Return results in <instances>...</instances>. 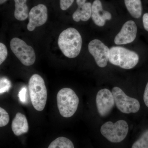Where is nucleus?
Returning <instances> with one entry per match:
<instances>
[{
	"instance_id": "obj_1",
	"label": "nucleus",
	"mask_w": 148,
	"mask_h": 148,
	"mask_svg": "<svg viewBox=\"0 0 148 148\" xmlns=\"http://www.w3.org/2000/svg\"><path fill=\"white\" fill-rule=\"evenodd\" d=\"M82 38L75 29L69 28L59 35L58 44L62 53L69 58H74L79 54L82 46Z\"/></svg>"
},
{
	"instance_id": "obj_2",
	"label": "nucleus",
	"mask_w": 148,
	"mask_h": 148,
	"mask_svg": "<svg viewBox=\"0 0 148 148\" xmlns=\"http://www.w3.org/2000/svg\"><path fill=\"white\" fill-rule=\"evenodd\" d=\"M31 101L35 110L42 111L45 108L47 91L43 79L38 74L33 75L29 82Z\"/></svg>"
},
{
	"instance_id": "obj_3",
	"label": "nucleus",
	"mask_w": 148,
	"mask_h": 148,
	"mask_svg": "<svg viewBox=\"0 0 148 148\" xmlns=\"http://www.w3.org/2000/svg\"><path fill=\"white\" fill-rule=\"evenodd\" d=\"M139 61V56L134 51L119 46L110 49L109 61L122 69H130L135 67Z\"/></svg>"
},
{
	"instance_id": "obj_4",
	"label": "nucleus",
	"mask_w": 148,
	"mask_h": 148,
	"mask_svg": "<svg viewBox=\"0 0 148 148\" xmlns=\"http://www.w3.org/2000/svg\"><path fill=\"white\" fill-rule=\"evenodd\" d=\"M57 106L61 116L70 118L76 112L79 99L73 89L65 88L58 91L57 95Z\"/></svg>"
},
{
	"instance_id": "obj_5",
	"label": "nucleus",
	"mask_w": 148,
	"mask_h": 148,
	"mask_svg": "<svg viewBox=\"0 0 148 148\" xmlns=\"http://www.w3.org/2000/svg\"><path fill=\"white\" fill-rule=\"evenodd\" d=\"M128 130V124L123 120L118 121L114 123L112 121L107 122L101 128L102 135L113 143H119L123 141L127 135Z\"/></svg>"
},
{
	"instance_id": "obj_6",
	"label": "nucleus",
	"mask_w": 148,
	"mask_h": 148,
	"mask_svg": "<svg viewBox=\"0 0 148 148\" xmlns=\"http://www.w3.org/2000/svg\"><path fill=\"white\" fill-rule=\"evenodd\" d=\"M10 48L21 63L26 66L33 65L36 61V54L34 49L17 38L11 40Z\"/></svg>"
},
{
	"instance_id": "obj_7",
	"label": "nucleus",
	"mask_w": 148,
	"mask_h": 148,
	"mask_svg": "<svg viewBox=\"0 0 148 148\" xmlns=\"http://www.w3.org/2000/svg\"><path fill=\"white\" fill-rule=\"evenodd\" d=\"M115 104L120 111L125 114L135 113L140 110L139 101L126 95L121 88L117 86L112 89Z\"/></svg>"
},
{
	"instance_id": "obj_8",
	"label": "nucleus",
	"mask_w": 148,
	"mask_h": 148,
	"mask_svg": "<svg viewBox=\"0 0 148 148\" xmlns=\"http://www.w3.org/2000/svg\"><path fill=\"white\" fill-rule=\"evenodd\" d=\"M88 49L99 67L104 68L107 66L110 49L107 46L100 40L94 39L89 42Z\"/></svg>"
},
{
	"instance_id": "obj_9",
	"label": "nucleus",
	"mask_w": 148,
	"mask_h": 148,
	"mask_svg": "<svg viewBox=\"0 0 148 148\" xmlns=\"http://www.w3.org/2000/svg\"><path fill=\"white\" fill-rule=\"evenodd\" d=\"M96 104L100 115L102 117L108 116L113 108L115 104L112 92L107 88L99 90L96 95Z\"/></svg>"
},
{
	"instance_id": "obj_10",
	"label": "nucleus",
	"mask_w": 148,
	"mask_h": 148,
	"mask_svg": "<svg viewBox=\"0 0 148 148\" xmlns=\"http://www.w3.org/2000/svg\"><path fill=\"white\" fill-rule=\"evenodd\" d=\"M47 18V9L45 5L40 4L35 6L29 12L27 29L30 32H32L36 27L45 24Z\"/></svg>"
},
{
	"instance_id": "obj_11",
	"label": "nucleus",
	"mask_w": 148,
	"mask_h": 148,
	"mask_svg": "<svg viewBox=\"0 0 148 148\" xmlns=\"http://www.w3.org/2000/svg\"><path fill=\"white\" fill-rule=\"evenodd\" d=\"M138 28L134 21L129 20L125 22L120 32L114 38L115 44L122 45L130 43L135 40L137 36Z\"/></svg>"
},
{
	"instance_id": "obj_12",
	"label": "nucleus",
	"mask_w": 148,
	"mask_h": 148,
	"mask_svg": "<svg viewBox=\"0 0 148 148\" xmlns=\"http://www.w3.org/2000/svg\"><path fill=\"white\" fill-rule=\"evenodd\" d=\"M91 17L93 22L99 27H103L106 20L112 18L111 13L103 8L102 3L100 0H95L91 7Z\"/></svg>"
},
{
	"instance_id": "obj_13",
	"label": "nucleus",
	"mask_w": 148,
	"mask_h": 148,
	"mask_svg": "<svg viewBox=\"0 0 148 148\" xmlns=\"http://www.w3.org/2000/svg\"><path fill=\"white\" fill-rule=\"evenodd\" d=\"M12 129L14 134L18 136L29 131V126L26 116L21 113L16 114L11 125Z\"/></svg>"
},
{
	"instance_id": "obj_14",
	"label": "nucleus",
	"mask_w": 148,
	"mask_h": 148,
	"mask_svg": "<svg viewBox=\"0 0 148 148\" xmlns=\"http://www.w3.org/2000/svg\"><path fill=\"white\" fill-rule=\"evenodd\" d=\"M77 5L78 8L73 14V19L76 22H79L80 20L86 21L89 20L91 16L92 5L91 3H78Z\"/></svg>"
},
{
	"instance_id": "obj_15",
	"label": "nucleus",
	"mask_w": 148,
	"mask_h": 148,
	"mask_svg": "<svg viewBox=\"0 0 148 148\" xmlns=\"http://www.w3.org/2000/svg\"><path fill=\"white\" fill-rule=\"evenodd\" d=\"M15 10L14 16L19 21H24L29 16V9L27 3V0H14Z\"/></svg>"
},
{
	"instance_id": "obj_16",
	"label": "nucleus",
	"mask_w": 148,
	"mask_h": 148,
	"mask_svg": "<svg viewBox=\"0 0 148 148\" xmlns=\"http://www.w3.org/2000/svg\"><path fill=\"white\" fill-rule=\"evenodd\" d=\"M127 10L132 16L135 18H140L142 15V3L141 0H124Z\"/></svg>"
},
{
	"instance_id": "obj_17",
	"label": "nucleus",
	"mask_w": 148,
	"mask_h": 148,
	"mask_svg": "<svg viewBox=\"0 0 148 148\" xmlns=\"http://www.w3.org/2000/svg\"><path fill=\"white\" fill-rule=\"evenodd\" d=\"M48 148H74L73 142L68 138L59 137L52 141Z\"/></svg>"
},
{
	"instance_id": "obj_18",
	"label": "nucleus",
	"mask_w": 148,
	"mask_h": 148,
	"mask_svg": "<svg viewBox=\"0 0 148 148\" xmlns=\"http://www.w3.org/2000/svg\"><path fill=\"white\" fill-rule=\"evenodd\" d=\"M132 148H148V130L133 144Z\"/></svg>"
},
{
	"instance_id": "obj_19",
	"label": "nucleus",
	"mask_w": 148,
	"mask_h": 148,
	"mask_svg": "<svg viewBox=\"0 0 148 148\" xmlns=\"http://www.w3.org/2000/svg\"><path fill=\"white\" fill-rule=\"evenodd\" d=\"M9 121V116L7 112L3 108H0V127L5 126Z\"/></svg>"
},
{
	"instance_id": "obj_20",
	"label": "nucleus",
	"mask_w": 148,
	"mask_h": 148,
	"mask_svg": "<svg viewBox=\"0 0 148 148\" xmlns=\"http://www.w3.org/2000/svg\"><path fill=\"white\" fill-rule=\"evenodd\" d=\"M8 56V50L6 47L2 43H0V64L1 65L5 61Z\"/></svg>"
},
{
	"instance_id": "obj_21",
	"label": "nucleus",
	"mask_w": 148,
	"mask_h": 148,
	"mask_svg": "<svg viewBox=\"0 0 148 148\" xmlns=\"http://www.w3.org/2000/svg\"><path fill=\"white\" fill-rule=\"evenodd\" d=\"M74 0H60V8L62 10H66L71 6Z\"/></svg>"
},
{
	"instance_id": "obj_22",
	"label": "nucleus",
	"mask_w": 148,
	"mask_h": 148,
	"mask_svg": "<svg viewBox=\"0 0 148 148\" xmlns=\"http://www.w3.org/2000/svg\"><path fill=\"white\" fill-rule=\"evenodd\" d=\"M10 86V85H9L8 81L6 79H1V94L3 92H5L8 90L9 86Z\"/></svg>"
},
{
	"instance_id": "obj_23",
	"label": "nucleus",
	"mask_w": 148,
	"mask_h": 148,
	"mask_svg": "<svg viewBox=\"0 0 148 148\" xmlns=\"http://www.w3.org/2000/svg\"><path fill=\"white\" fill-rule=\"evenodd\" d=\"M143 23L144 28L148 32V13L145 14L143 15Z\"/></svg>"
},
{
	"instance_id": "obj_24",
	"label": "nucleus",
	"mask_w": 148,
	"mask_h": 148,
	"mask_svg": "<svg viewBox=\"0 0 148 148\" xmlns=\"http://www.w3.org/2000/svg\"><path fill=\"white\" fill-rule=\"evenodd\" d=\"M143 98H144V102H145L146 106L148 108V82L146 85L145 89Z\"/></svg>"
},
{
	"instance_id": "obj_25",
	"label": "nucleus",
	"mask_w": 148,
	"mask_h": 148,
	"mask_svg": "<svg viewBox=\"0 0 148 148\" xmlns=\"http://www.w3.org/2000/svg\"><path fill=\"white\" fill-rule=\"evenodd\" d=\"M26 92V88H24L21 89L20 92H19V97L21 102H24L25 101L24 99H25V96Z\"/></svg>"
},
{
	"instance_id": "obj_26",
	"label": "nucleus",
	"mask_w": 148,
	"mask_h": 148,
	"mask_svg": "<svg viewBox=\"0 0 148 148\" xmlns=\"http://www.w3.org/2000/svg\"><path fill=\"white\" fill-rule=\"evenodd\" d=\"M7 0H0V4H2L5 2Z\"/></svg>"
}]
</instances>
